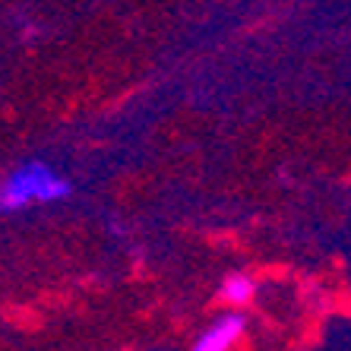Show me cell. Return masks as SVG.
I'll return each mask as SVG.
<instances>
[{
    "label": "cell",
    "mask_w": 351,
    "mask_h": 351,
    "mask_svg": "<svg viewBox=\"0 0 351 351\" xmlns=\"http://www.w3.org/2000/svg\"><path fill=\"white\" fill-rule=\"evenodd\" d=\"M221 298L228 304H234V307H241V304H247L254 298V282L247 276H228L225 278V288H221Z\"/></svg>",
    "instance_id": "3957f363"
},
{
    "label": "cell",
    "mask_w": 351,
    "mask_h": 351,
    "mask_svg": "<svg viewBox=\"0 0 351 351\" xmlns=\"http://www.w3.org/2000/svg\"><path fill=\"white\" fill-rule=\"evenodd\" d=\"M244 332V317H237V313H231V317H221L219 323H215L209 332L196 342V348L199 351H221V348H231V345L237 342V335Z\"/></svg>",
    "instance_id": "7a4b0ae2"
},
{
    "label": "cell",
    "mask_w": 351,
    "mask_h": 351,
    "mask_svg": "<svg viewBox=\"0 0 351 351\" xmlns=\"http://www.w3.org/2000/svg\"><path fill=\"white\" fill-rule=\"evenodd\" d=\"M70 193V184L48 171L45 165H25L10 180L0 184V209H23L32 199L51 203V199H64Z\"/></svg>",
    "instance_id": "6da1fadb"
}]
</instances>
